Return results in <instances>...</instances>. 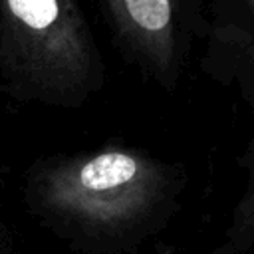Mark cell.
<instances>
[{
	"label": "cell",
	"instance_id": "cell-1",
	"mask_svg": "<svg viewBox=\"0 0 254 254\" xmlns=\"http://www.w3.org/2000/svg\"><path fill=\"white\" fill-rule=\"evenodd\" d=\"M185 185L183 165L141 147L111 143L54 167L46 192L65 214L137 242L171 218Z\"/></svg>",
	"mask_w": 254,
	"mask_h": 254
},
{
	"label": "cell",
	"instance_id": "cell-2",
	"mask_svg": "<svg viewBox=\"0 0 254 254\" xmlns=\"http://www.w3.org/2000/svg\"><path fill=\"white\" fill-rule=\"evenodd\" d=\"M34 83L81 103L103 83V62L75 0H2Z\"/></svg>",
	"mask_w": 254,
	"mask_h": 254
},
{
	"label": "cell",
	"instance_id": "cell-3",
	"mask_svg": "<svg viewBox=\"0 0 254 254\" xmlns=\"http://www.w3.org/2000/svg\"><path fill=\"white\" fill-rule=\"evenodd\" d=\"M115 42L147 79L175 93L192 22L185 0H99Z\"/></svg>",
	"mask_w": 254,
	"mask_h": 254
},
{
	"label": "cell",
	"instance_id": "cell-4",
	"mask_svg": "<svg viewBox=\"0 0 254 254\" xmlns=\"http://www.w3.org/2000/svg\"><path fill=\"white\" fill-rule=\"evenodd\" d=\"M196 34L206 40L202 69L224 85L236 81L254 117V22L242 4L238 0H200Z\"/></svg>",
	"mask_w": 254,
	"mask_h": 254
},
{
	"label": "cell",
	"instance_id": "cell-5",
	"mask_svg": "<svg viewBox=\"0 0 254 254\" xmlns=\"http://www.w3.org/2000/svg\"><path fill=\"white\" fill-rule=\"evenodd\" d=\"M185 2H187V8H189V14H190L192 34H194L196 26H198V18H200V0H185Z\"/></svg>",
	"mask_w": 254,
	"mask_h": 254
},
{
	"label": "cell",
	"instance_id": "cell-6",
	"mask_svg": "<svg viewBox=\"0 0 254 254\" xmlns=\"http://www.w3.org/2000/svg\"><path fill=\"white\" fill-rule=\"evenodd\" d=\"M240 4H242V8L246 10V14H248V18L254 22V0H238Z\"/></svg>",
	"mask_w": 254,
	"mask_h": 254
}]
</instances>
